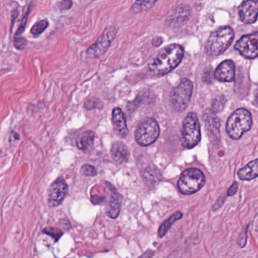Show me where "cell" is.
Listing matches in <instances>:
<instances>
[{"label":"cell","mask_w":258,"mask_h":258,"mask_svg":"<svg viewBox=\"0 0 258 258\" xmlns=\"http://www.w3.org/2000/svg\"><path fill=\"white\" fill-rule=\"evenodd\" d=\"M234 39V31L230 27H220L213 32L205 45V51L209 55H219L227 49Z\"/></svg>","instance_id":"3"},{"label":"cell","mask_w":258,"mask_h":258,"mask_svg":"<svg viewBox=\"0 0 258 258\" xmlns=\"http://www.w3.org/2000/svg\"><path fill=\"white\" fill-rule=\"evenodd\" d=\"M183 217V213L180 211L176 212V213H173L170 218L167 219V220H165L162 225H161L160 227L158 229V235L160 238L166 235V233L170 230V229L171 228L172 226L174 224L175 222L177 221V220H180V219Z\"/></svg>","instance_id":"21"},{"label":"cell","mask_w":258,"mask_h":258,"mask_svg":"<svg viewBox=\"0 0 258 258\" xmlns=\"http://www.w3.org/2000/svg\"><path fill=\"white\" fill-rule=\"evenodd\" d=\"M99 105H101V102L98 98H90L86 101L84 103V108H87V110H92L94 108H98Z\"/></svg>","instance_id":"27"},{"label":"cell","mask_w":258,"mask_h":258,"mask_svg":"<svg viewBox=\"0 0 258 258\" xmlns=\"http://www.w3.org/2000/svg\"><path fill=\"white\" fill-rule=\"evenodd\" d=\"M238 177L243 181H250L258 177V159L249 162L238 172Z\"/></svg>","instance_id":"17"},{"label":"cell","mask_w":258,"mask_h":258,"mask_svg":"<svg viewBox=\"0 0 258 258\" xmlns=\"http://www.w3.org/2000/svg\"><path fill=\"white\" fill-rule=\"evenodd\" d=\"M235 48L242 56L249 59L258 57V33L243 36L235 44Z\"/></svg>","instance_id":"9"},{"label":"cell","mask_w":258,"mask_h":258,"mask_svg":"<svg viewBox=\"0 0 258 258\" xmlns=\"http://www.w3.org/2000/svg\"><path fill=\"white\" fill-rule=\"evenodd\" d=\"M117 30L114 26L107 27L94 45L87 50V56L90 58H97L103 55L112 45L116 37Z\"/></svg>","instance_id":"8"},{"label":"cell","mask_w":258,"mask_h":258,"mask_svg":"<svg viewBox=\"0 0 258 258\" xmlns=\"http://www.w3.org/2000/svg\"><path fill=\"white\" fill-rule=\"evenodd\" d=\"M159 134L160 127L157 120L152 117H147L136 129V141L141 146H148L158 140Z\"/></svg>","instance_id":"7"},{"label":"cell","mask_w":258,"mask_h":258,"mask_svg":"<svg viewBox=\"0 0 258 258\" xmlns=\"http://www.w3.org/2000/svg\"><path fill=\"white\" fill-rule=\"evenodd\" d=\"M112 124L114 130L117 135L125 138L129 133L127 120L124 114L120 108H114L112 111Z\"/></svg>","instance_id":"14"},{"label":"cell","mask_w":258,"mask_h":258,"mask_svg":"<svg viewBox=\"0 0 258 258\" xmlns=\"http://www.w3.org/2000/svg\"><path fill=\"white\" fill-rule=\"evenodd\" d=\"M193 84L188 79H183L177 87H174L170 95V102L176 112H183L189 104Z\"/></svg>","instance_id":"6"},{"label":"cell","mask_w":258,"mask_h":258,"mask_svg":"<svg viewBox=\"0 0 258 258\" xmlns=\"http://www.w3.org/2000/svg\"><path fill=\"white\" fill-rule=\"evenodd\" d=\"M205 177L199 169L189 168L183 171L177 183L179 191L183 195H192L205 186Z\"/></svg>","instance_id":"4"},{"label":"cell","mask_w":258,"mask_h":258,"mask_svg":"<svg viewBox=\"0 0 258 258\" xmlns=\"http://www.w3.org/2000/svg\"><path fill=\"white\" fill-rule=\"evenodd\" d=\"M254 104H255V106L258 107V90H257L256 94H255Z\"/></svg>","instance_id":"33"},{"label":"cell","mask_w":258,"mask_h":258,"mask_svg":"<svg viewBox=\"0 0 258 258\" xmlns=\"http://www.w3.org/2000/svg\"><path fill=\"white\" fill-rule=\"evenodd\" d=\"M141 176L149 185H155L161 180L160 173L155 166H147L145 170L141 171Z\"/></svg>","instance_id":"20"},{"label":"cell","mask_w":258,"mask_h":258,"mask_svg":"<svg viewBox=\"0 0 258 258\" xmlns=\"http://www.w3.org/2000/svg\"><path fill=\"white\" fill-rule=\"evenodd\" d=\"M238 15L243 23H255L258 17V0H245L238 8Z\"/></svg>","instance_id":"11"},{"label":"cell","mask_w":258,"mask_h":258,"mask_svg":"<svg viewBox=\"0 0 258 258\" xmlns=\"http://www.w3.org/2000/svg\"><path fill=\"white\" fill-rule=\"evenodd\" d=\"M94 139H95V135L90 130L82 133L76 141L77 148L83 152H90L92 148H94Z\"/></svg>","instance_id":"19"},{"label":"cell","mask_w":258,"mask_h":258,"mask_svg":"<svg viewBox=\"0 0 258 258\" xmlns=\"http://www.w3.org/2000/svg\"><path fill=\"white\" fill-rule=\"evenodd\" d=\"M112 159L117 164L127 163L130 158V151L121 141H116L111 148Z\"/></svg>","instance_id":"15"},{"label":"cell","mask_w":258,"mask_h":258,"mask_svg":"<svg viewBox=\"0 0 258 258\" xmlns=\"http://www.w3.org/2000/svg\"><path fill=\"white\" fill-rule=\"evenodd\" d=\"M207 131L213 138L220 137V120L213 111H208L204 115Z\"/></svg>","instance_id":"16"},{"label":"cell","mask_w":258,"mask_h":258,"mask_svg":"<svg viewBox=\"0 0 258 258\" xmlns=\"http://www.w3.org/2000/svg\"><path fill=\"white\" fill-rule=\"evenodd\" d=\"M48 27V22L47 19L40 20L37 22V23H34V25L32 27L31 30H30V33L34 37H38L41 33H44Z\"/></svg>","instance_id":"23"},{"label":"cell","mask_w":258,"mask_h":258,"mask_svg":"<svg viewBox=\"0 0 258 258\" xmlns=\"http://www.w3.org/2000/svg\"><path fill=\"white\" fill-rule=\"evenodd\" d=\"M109 189V199L105 206V213L110 218L115 219L118 216L121 208V198L117 193L116 188L111 184L108 185Z\"/></svg>","instance_id":"12"},{"label":"cell","mask_w":258,"mask_h":258,"mask_svg":"<svg viewBox=\"0 0 258 258\" xmlns=\"http://www.w3.org/2000/svg\"><path fill=\"white\" fill-rule=\"evenodd\" d=\"M154 254H155V252H154L153 251H148V252L144 253L143 255H141V257H148V258H152V257L153 256Z\"/></svg>","instance_id":"32"},{"label":"cell","mask_w":258,"mask_h":258,"mask_svg":"<svg viewBox=\"0 0 258 258\" xmlns=\"http://www.w3.org/2000/svg\"><path fill=\"white\" fill-rule=\"evenodd\" d=\"M69 191V186L62 177H59L48 188V204L51 208L60 205Z\"/></svg>","instance_id":"10"},{"label":"cell","mask_w":258,"mask_h":258,"mask_svg":"<svg viewBox=\"0 0 258 258\" xmlns=\"http://www.w3.org/2000/svg\"><path fill=\"white\" fill-rule=\"evenodd\" d=\"M189 12L188 6H180L169 17L167 23L170 26H180L188 19Z\"/></svg>","instance_id":"18"},{"label":"cell","mask_w":258,"mask_h":258,"mask_svg":"<svg viewBox=\"0 0 258 258\" xmlns=\"http://www.w3.org/2000/svg\"><path fill=\"white\" fill-rule=\"evenodd\" d=\"M80 173L86 177H95L97 170L95 166L91 164H84L80 168Z\"/></svg>","instance_id":"24"},{"label":"cell","mask_w":258,"mask_h":258,"mask_svg":"<svg viewBox=\"0 0 258 258\" xmlns=\"http://www.w3.org/2000/svg\"><path fill=\"white\" fill-rule=\"evenodd\" d=\"M27 40H25L23 37H19V36L18 37L17 36V37H15V38H14V46L18 49H23L26 47V46H27Z\"/></svg>","instance_id":"28"},{"label":"cell","mask_w":258,"mask_h":258,"mask_svg":"<svg viewBox=\"0 0 258 258\" xmlns=\"http://www.w3.org/2000/svg\"><path fill=\"white\" fill-rule=\"evenodd\" d=\"M224 104L222 102L221 99H216L213 103V111L214 112L221 111L223 109Z\"/></svg>","instance_id":"31"},{"label":"cell","mask_w":258,"mask_h":258,"mask_svg":"<svg viewBox=\"0 0 258 258\" xmlns=\"http://www.w3.org/2000/svg\"><path fill=\"white\" fill-rule=\"evenodd\" d=\"M238 184L237 182H234V183L232 184L231 187L229 188L228 191H227V195L229 197L233 196V195H235L237 191H238Z\"/></svg>","instance_id":"30"},{"label":"cell","mask_w":258,"mask_h":258,"mask_svg":"<svg viewBox=\"0 0 258 258\" xmlns=\"http://www.w3.org/2000/svg\"><path fill=\"white\" fill-rule=\"evenodd\" d=\"M43 232L45 234H47V235L52 236L55 241H58L61 238V236L63 235V233L60 230L56 228H52V227H47Z\"/></svg>","instance_id":"25"},{"label":"cell","mask_w":258,"mask_h":258,"mask_svg":"<svg viewBox=\"0 0 258 258\" xmlns=\"http://www.w3.org/2000/svg\"><path fill=\"white\" fill-rule=\"evenodd\" d=\"M201 126L196 114L191 112L183 120L182 128V143L187 148H192L201 140Z\"/></svg>","instance_id":"5"},{"label":"cell","mask_w":258,"mask_h":258,"mask_svg":"<svg viewBox=\"0 0 258 258\" xmlns=\"http://www.w3.org/2000/svg\"><path fill=\"white\" fill-rule=\"evenodd\" d=\"M216 80L221 82H232L235 78V65L233 61L222 62L214 72Z\"/></svg>","instance_id":"13"},{"label":"cell","mask_w":258,"mask_h":258,"mask_svg":"<svg viewBox=\"0 0 258 258\" xmlns=\"http://www.w3.org/2000/svg\"><path fill=\"white\" fill-rule=\"evenodd\" d=\"M72 5H73V2H72L71 0H62V1L57 3V7L62 11L70 9Z\"/></svg>","instance_id":"29"},{"label":"cell","mask_w":258,"mask_h":258,"mask_svg":"<svg viewBox=\"0 0 258 258\" xmlns=\"http://www.w3.org/2000/svg\"><path fill=\"white\" fill-rule=\"evenodd\" d=\"M29 12H30V8H27V12H25L23 19H22V22H21L20 26H19V29L17 30L15 37H17V36H20L21 34H22V33H23V31H24L26 24H27V19H28Z\"/></svg>","instance_id":"26"},{"label":"cell","mask_w":258,"mask_h":258,"mask_svg":"<svg viewBox=\"0 0 258 258\" xmlns=\"http://www.w3.org/2000/svg\"><path fill=\"white\" fill-rule=\"evenodd\" d=\"M158 0H136L131 7L132 13L137 14L149 10L155 6Z\"/></svg>","instance_id":"22"},{"label":"cell","mask_w":258,"mask_h":258,"mask_svg":"<svg viewBox=\"0 0 258 258\" xmlns=\"http://www.w3.org/2000/svg\"><path fill=\"white\" fill-rule=\"evenodd\" d=\"M252 117L245 108H238L233 112L227 122V133L233 140H239L244 133L251 129Z\"/></svg>","instance_id":"2"},{"label":"cell","mask_w":258,"mask_h":258,"mask_svg":"<svg viewBox=\"0 0 258 258\" xmlns=\"http://www.w3.org/2000/svg\"><path fill=\"white\" fill-rule=\"evenodd\" d=\"M184 49L178 44L164 47L148 65V70L152 75L161 77L176 69L183 60Z\"/></svg>","instance_id":"1"}]
</instances>
